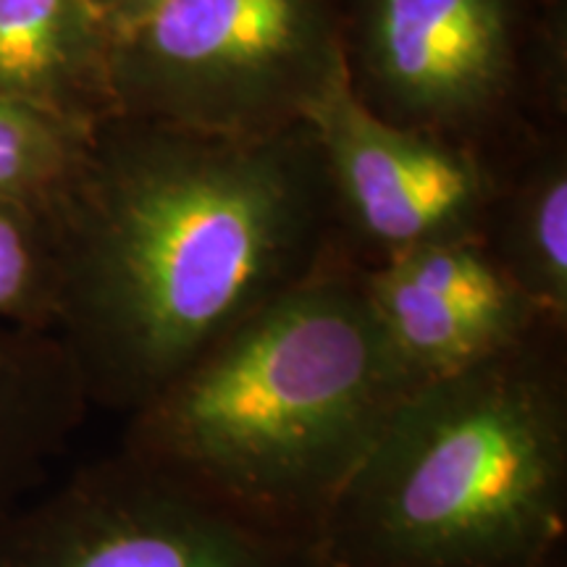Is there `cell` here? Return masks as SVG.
Masks as SVG:
<instances>
[{"instance_id": "cell-1", "label": "cell", "mask_w": 567, "mask_h": 567, "mask_svg": "<svg viewBox=\"0 0 567 567\" xmlns=\"http://www.w3.org/2000/svg\"><path fill=\"white\" fill-rule=\"evenodd\" d=\"M279 134L179 126L74 172L48 210L53 334L92 410L132 415L329 255L331 200Z\"/></svg>"}, {"instance_id": "cell-2", "label": "cell", "mask_w": 567, "mask_h": 567, "mask_svg": "<svg viewBox=\"0 0 567 567\" xmlns=\"http://www.w3.org/2000/svg\"><path fill=\"white\" fill-rule=\"evenodd\" d=\"M405 394L363 274L329 252L126 415L118 446L318 555L339 494Z\"/></svg>"}, {"instance_id": "cell-3", "label": "cell", "mask_w": 567, "mask_h": 567, "mask_svg": "<svg viewBox=\"0 0 567 567\" xmlns=\"http://www.w3.org/2000/svg\"><path fill=\"white\" fill-rule=\"evenodd\" d=\"M565 329L402 396L318 538L321 567H565Z\"/></svg>"}, {"instance_id": "cell-4", "label": "cell", "mask_w": 567, "mask_h": 567, "mask_svg": "<svg viewBox=\"0 0 567 567\" xmlns=\"http://www.w3.org/2000/svg\"><path fill=\"white\" fill-rule=\"evenodd\" d=\"M109 27L113 101L203 134H274L347 71L321 0H153Z\"/></svg>"}, {"instance_id": "cell-5", "label": "cell", "mask_w": 567, "mask_h": 567, "mask_svg": "<svg viewBox=\"0 0 567 567\" xmlns=\"http://www.w3.org/2000/svg\"><path fill=\"white\" fill-rule=\"evenodd\" d=\"M0 567H321L118 446L0 520Z\"/></svg>"}, {"instance_id": "cell-6", "label": "cell", "mask_w": 567, "mask_h": 567, "mask_svg": "<svg viewBox=\"0 0 567 567\" xmlns=\"http://www.w3.org/2000/svg\"><path fill=\"white\" fill-rule=\"evenodd\" d=\"M305 118L331 166L329 252L337 258L371 268L413 247L484 234L494 205L478 168L446 145L368 111L350 90L347 71Z\"/></svg>"}, {"instance_id": "cell-7", "label": "cell", "mask_w": 567, "mask_h": 567, "mask_svg": "<svg viewBox=\"0 0 567 567\" xmlns=\"http://www.w3.org/2000/svg\"><path fill=\"white\" fill-rule=\"evenodd\" d=\"M360 274L408 392L471 371L557 326L496 264L484 237L413 247Z\"/></svg>"}, {"instance_id": "cell-8", "label": "cell", "mask_w": 567, "mask_h": 567, "mask_svg": "<svg viewBox=\"0 0 567 567\" xmlns=\"http://www.w3.org/2000/svg\"><path fill=\"white\" fill-rule=\"evenodd\" d=\"M365 63L405 116L455 122L494 101L513 63L509 0H371Z\"/></svg>"}, {"instance_id": "cell-9", "label": "cell", "mask_w": 567, "mask_h": 567, "mask_svg": "<svg viewBox=\"0 0 567 567\" xmlns=\"http://www.w3.org/2000/svg\"><path fill=\"white\" fill-rule=\"evenodd\" d=\"M111 27L90 0H0V95L71 126L113 101Z\"/></svg>"}, {"instance_id": "cell-10", "label": "cell", "mask_w": 567, "mask_h": 567, "mask_svg": "<svg viewBox=\"0 0 567 567\" xmlns=\"http://www.w3.org/2000/svg\"><path fill=\"white\" fill-rule=\"evenodd\" d=\"M90 413L53 331L0 329V520L42 488Z\"/></svg>"}, {"instance_id": "cell-11", "label": "cell", "mask_w": 567, "mask_h": 567, "mask_svg": "<svg viewBox=\"0 0 567 567\" xmlns=\"http://www.w3.org/2000/svg\"><path fill=\"white\" fill-rule=\"evenodd\" d=\"M484 243L520 292L547 321H567V179L547 168L507 205L499 221H486Z\"/></svg>"}, {"instance_id": "cell-12", "label": "cell", "mask_w": 567, "mask_h": 567, "mask_svg": "<svg viewBox=\"0 0 567 567\" xmlns=\"http://www.w3.org/2000/svg\"><path fill=\"white\" fill-rule=\"evenodd\" d=\"M76 126L0 95V205L51 210L76 168Z\"/></svg>"}, {"instance_id": "cell-13", "label": "cell", "mask_w": 567, "mask_h": 567, "mask_svg": "<svg viewBox=\"0 0 567 567\" xmlns=\"http://www.w3.org/2000/svg\"><path fill=\"white\" fill-rule=\"evenodd\" d=\"M55 281L51 216L0 205V329L53 331Z\"/></svg>"}, {"instance_id": "cell-14", "label": "cell", "mask_w": 567, "mask_h": 567, "mask_svg": "<svg viewBox=\"0 0 567 567\" xmlns=\"http://www.w3.org/2000/svg\"><path fill=\"white\" fill-rule=\"evenodd\" d=\"M90 3L95 6V9H101L105 13V19H122L126 13L145 9L153 0H90Z\"/></svg>"}]
</instances>
